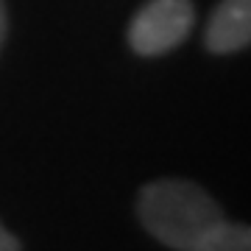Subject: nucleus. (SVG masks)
<instances>
[{"mask_svg":"<svg viewBox=\"0 0 251 251\" xmlns=\"http://www.w3.org/2000/svg\"><path fill=\"white\" fill-rule=\"evenodd\" d=\"M20 249H23V246H20V240L11 232H6V229H3V224H0V251H20Z\"/></svg>","mask_w":251,"mask_h":251,"instance_id":"20e7f679","label":"nucleus"},{"mask_svg":"<svg viewBox=\"0 0 251 251\" xmlns=\"http://www.w3.org/2000/svg\"><path fill=\"white\" fill-rule=\"evenodd\" d=\"M137 215L145 232L179 251H246L251 234L246 226L224 221L204 187L181 179L151 181L140 190Z\"/></svg>","mask_w":251,"mask_h":251,"instance_id":"f257e3e1","label":"nucleus"},{"mask_svg":"<svg viewBox=\"0 0 251 251\" xmlns=\"http://www.w3.org/2000/svg\"><path fill=\"white\" fill-rule=\"evenodd\" d=\"M206 48L212 53H237L251 42V0H221L206 23Z\"/></svg>","mask_w":251,"mask_h":251,"instance_id":"7ed1b4c3","label":"nucleus"},{"mask_svg":"<svg viewBox=\"0 0 251 251\" xmlns=\"http://www.w3.org/2000/svg\"><path fill=\"white\" fill-rule=\"evenodd\" d=\"M6 31H9V14H6V3L0 0V48H3V39H6Z\"/></svg>","mask_w":251,"mask_h":251,"instance_id":"39448f33","label":"nucleus"},{"mask_svg":"<svg viewBox=\"0 0 251 251\" xmlns=\"http://www.w3.org/2000/svg\"><path fill=\"white\" fill-rule=\"evenodd\" d=\"M193 23L190 0H148L128 25V45L137 56H165L187 39Z\"/></svg>","mask_w":251,"mask_h":251,"instance_id":"f03ea898","label":"nucleus"}]
</instances>
